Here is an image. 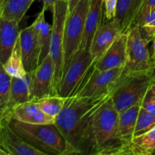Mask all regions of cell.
Segmentation results:
<instances>
[{
	"label": "cell",
	"mask_w": 155,
	"mask_h": 155,
	"mask_svg": "<svg viewBox=\"0 0 155 155\" xmlns=\"http://www.w3.org/2000/svg\"><path fill=\"white\" fill-rule=\"evenodd\" d=\"M120 33V27L114 19L99 27L94 36L90 49L94 64L104 55Z\"/></svg>",
	"instance_id": "13"
},
{
	"label": "cell",
	"mask_w": 155,
	"mask_h": 155,
	"mask_svg": "<svg viewBox=\"0 0 155 155\" xmlns=\"http://www.w3.org/2000/svg\"><path fill=\"white\" fill-rule=\"evenodd\" d=\"M104 98L92 99L76 95L66 98L54 124L66 141L69 154H86L85 133L88 114L92 107Z\"/></svg>",
	"instance_id": "2"
},
{
	"label": "cell",
	"mask_w": 155,
	"mask_h": 155,
	"mask_svg": "<svg viewBox=\"0 0 155 155\" xmlns=\"http://www.w3.org/2000/svg\"><path fill=\"white\" fill-rule=\"evenodd\" d=\"M19 39L26 71H34L39 66V47L32 25L20 30Z\"/></svg>",
	"instance_id": "15"
},
{
	"label": "cell",
	"mask_w": 155,
	"mask_h": 155,
	"mask_svg": "<svg viewBox=\"0 0 155 155\" xmlns=\"http://www.w3.org/2000/svg\"><path fill=\"white\" fill-rule=\"evenodd\" d=\"M142 107L145 109L147 112L155 116V95L151 93V91L148 92L144 99Z\"/></svg>",
	"instance_id": "30"
},
{
	"label": "cell",
	"mask_w": 155,
	"mask_h": 155,
	"mask_svg": "<svg viewBox=\"0 0 155 155\" xmlns=\"http://www.w3.org/2000/svg\"><path fill=\"white\" fill-rule=\"evenodd\" d=\"M92 65H94V63L90 51L79 48L64 74L58 90V95L64 98L74 95Z\"/></svg>",
	"instance_id": "9"
},
{
	"label": "cell",
	"mask_w": 155,
	"mask_h": 155,
	"mask_svg": "<svg viewBox=\"0 0 155 155\" xmlns=\"http://www.w3.org/2000/svg\"><path fill=\"white\" fill-rule=\"evenodd\" d=\"M150 91H151V92L153 94V95H155V79L153 80L152 83H151V89H150Z\"/></svg>",
	"instance_id": "35"
},
{
	"label": "cell",
	"mask_w": 155,
	"mask_h": 155,
	"mask_svg": "<svg viewBox=\"0 0 155 155\" xmlns=\"http://www.w3.org/2000/svg\"><path fill=\"white\" fill-rule=\"evenodd\" d=\"M12 118L30 124H51L55 122V118L46 114L34 101L17 106L12 112Z\"/></svg>",
	"instance_id": "18"
},
{
	"label": "cell",
	"mask_w": 155,
	"mask_h": 155,
	"mask_svg": "<svg viewBox=\"0 0 155 155\" xmlns=\"http://www.w3.org/2000/svg\"><path fill=\"white\" fill-rule=\"evenodd\" d=\"M19 23L0 18V63L4 64L12 54L19 38Z\"/></svg>",
	"instance_id": "17"
},
{
	"label": "cell",
	"mask_w": 155,
	"mask_h": 155,
	"mask_svg": "<svg viewBox=\"0 0 155 155\" xmlns=\"http://www.w3.org/2000/svg\"><path fill=\"white\" fill-rule=\"evenodd\" d=\"M91 2L92 0H80L74 11L68 15L64 33L63 76L80 48Z\"/></svg>",
	"instance_id": "5"
},
{
	"label": "cell",
	"mask_w": 155,
	"mask_h": 155,
	"mask_svg": "<svg viewBox=\"0 0 155 155\" xmlns=\"http://www.w3.org/2000/svg\"><path fill=\"white\" fill-rule=\"evenodd\" d=\"M34 71L27 72L23 78L12 77L9 98L0 120L9 122L15 107L22 103L34 99Z\"/></svg>",
	"instance_id": "10"
},
{
	"label": "cell",
	"mask_w": 155,
	"mask_h": 155,
	"mask_svg": "<svg viewBox=\"0 0 155 155\" xmlns=\"http://www.w3.org/2000/svg\"><path fill=\"white\" fill-rule=\"evenodd\" d=\"M66 98L58 95H50L35 100V102L46 114L56 118L64 107Z\"/></svg>",
	"instance_id": "25"
},
{
	"label": "cell",
	"mask_w": 155,
	"mask_h": 155,
	"mask_svg": "<svg viewBox=\"0 0 155 155\" xmlns=\"http://www.w3.org/2000/svg\"><path fill=\"white\" fill-rule=\"evenodd\" d=\"M51 39L50 54L54 67V86L56 95H58L61 82L63 77L64 33L68 15V0H58L52 11Z\"/></svg>",
	"instance_id": "6"
},
{
	"label": "cell",
	"mask_w": 155,
	"mask_h": 155,
	"mask_svg": "<svg viewBox=\"0 0 155 155\" xmlns=\"http://www.w3.org/2000/svg\"><path fill=\"white\" fill-rule=\"evenodd\" d=\"M2 65L5 71L10 77L23 78L26 76L27 72L26 71L24 61H23L19 38H18L15 45V48H14L11 55L9 56L8 59Z\"/></svg>",
	"instance_id": "24"
},
{
	"label": "cell",
	"mask_w": 155,
	"mask_h": 155,
	"mask_svg": "<svg viewBox=\"0 0 155 155\" xmlns=\"http://www.w3.org/2000/svg\"><path fill=\"white\" fill-rule=\"evenodd\" d=\"M155 149V127L133 136L129 143L123 144L124 155H152Z\"/></svg>",
	"instance_id": "20"
},
{
	"label": "cell",
	"mask_w": 155,
	"mask_h": 155,
	"mask_svg": "<svg viewBox=\"0 0 155 155\" xmlns=\"http://www.w3.org/2000/svg\"><path fill=\"white\" fill-rule=\"evenodd\" d=\"M35 0H3L0 4L2 18L19 23Z\"/></svg>",
	"instance_id": "23"
},
{
	"label": "cell",
	"mask_w": 155,
	"mask_h": 155,
	"mask_svg": "<svg viewBox=\"0 0 155 155\" xmlns=\"http://www.w3.org/2000/svg\"><path fill=\"white\" fill-rule=\"evenodd\" d=\"M151 74H131L112 94L111 99L118 113L133 105H142L151 89Z\"/></svg>",
	"instance_id": "7"
},
{
	"label": "cell",
	"mask_w": 155,
	"mask_h": 155,
	"mask_svg": "<svg viewBox=\"0 0 155 155\" xmlns=\"http://www.w3.org/2000/svg\"><path fill=\"white\" fill-rule=\"evenodd\" d=\"M142 105H133L119 114V136L122 144H127L134 136L135 128Z\"/></svg>",
	"instance_id": "22"
},
{
	"label": "cell",
	"mask_w": 155,
	"mask_h": 155,
	"mask_svg": "<svg viewBox=\"0 0 155 155\" xmlns=\"http://www.w3.org/2000/svg\"><path fill=\"white\" fill-rule=\"evenodd\" d=\"M9 125L24 141L45 155H69L66 141L54 124H30L11 118Z\"/></svg>",
	"instance_id": "3"
},
{
	"label": "cell",
	"mask_w": 155,
	"mask_h": 155,
	"mask_svg": "<svg viewBox=\"0 0 155 155\" xmlns=\"http://www.w3.org/2000/svg\"><path fill=\"white\" fill-rule=\"evenodd\" d=\"M0 147L8 155H45L24 141L9 125L0 120Z\"/></svg>",
	"instance_id": "11"
},
{
	"label": "cell",
	"mask_w": 155,
	"mask_h": 155,
	"mask_svg": "<svg viewBox=\"0 0 155 155\" xmlns=\"http://www.w3.org/2000/svg\"><path fill=\"white\" fill-rule=\"evenodd\" d=\"M128 31L120 33L110 48L94 64V68L98 71H104L126 65L127 61V45Z\"/></svg>",
	"instance_id": "14"
},
{
	"label": "cell",
	"mask_w": 155,
	"mask_h": 155,
	"mask_svg": "<svg viewBox=\"0 0 155 155\" xmlns=\"http://www.w3.org/2000/svg\"><path fill=\"white\" fill-rule=\"evenodd\" d=\"M152 155H155V149H154V152H153V154H152Z\"/></svg>",
	"instance_id": "39"
},
{
	"label": "cell",
	"mask_w": 155,
	"mask_h": 155,
	"mask_svg": "<svg viewBox=\"0 0 155 155\" xmlns=\"http://www.w3.org/2000/svg\"><path fill=\"white\" fill-rule=\"evenodd\" d=\"M118 0H103L104 7V16L107 21H112L115 18L117 5Z\"/></svg>",
	"instance_id": "29"
},
{
	"label": "cell",
	"mask_w": 155,
	"mask_h": 155,
	"mask_svg": "<svg viewBox=\"0 0 155 155\" xmlns=\"http://www.w3.org/2000/svg\"><path fill=\"white\" fill-rule=\"evenodd\" d=\"M0 155H8V154L0 147Z\"/></svg>",
	"instance_id": "36"
},
{
	"label": "cell",
	"mask_w": 155,
	"mask_h": 155,
	"mask_svg": "<svg viewBox=\"0 0 155 155\" xmlns=\"http://www.w3.org/2000/svg\"><path fill=\"white\" fill-rule=\"evenodd\" d=\"M145 0H118L116 15L114 18L120 27L121 33L127 32L137 24L139 12Z\"/></svg>",
	"instance_id": "19"
},
{
	"label": "cell",
	"mask_w": 155,
	"mask_h": 155,
	"mask_svg": "<svg viewBox=\"0 0 155 155\" xmlns=\"http://www.w3.org/2000/svg\"><path fill=\"white\" fill-rule=\"evenodd\" d=\"M103 0H92L89 12L86 18L83 37L80 48L90 51L94 36L101 24L103 13Z\"/></svg>",
	"instance_id": "16"
},
{
	"label": "cell",
	"mask_w": 155,
	"mask_h": 155,
	"mask_svg": "<svg viewBox=\"0 0 155 155\" xmlns=\"http://www.w3.org/2000/svg\"><path fill=\"white\" fill-rule=\"evenodd\" d=\"M46 9L42 7V11L37 15L31 24L35 32L39 47V64L50 54L51 39V27L45 21V12Z\"/></svg>",
	"instance_id": "21"
},
{
	"label": "cell",
	"mask_w": 155,
	"mask_h": 155,
	"mask_svg": "<svg viewBox=\"0 0 155 155\" xmlns=\"http://www.w3.org/2000/svg\"><path fill=\"white\" fill-rule=\"evenodd\" d=\"M12 83V77L5 71L3 65L0 63V117L4 111L9 98Z\"/></svg>",
	"instance_id": "26"
},
{
	"label": "cell",
	"mask_w": 155,
	"mask_h": 155,
	"mask_svg": "<svg viewBox=\"0 0 155 155\" xmlns=\"http://www.w3.org/2000/svg\"><path fill=\"white\" fill-rule=\"evenodd\" d=\"M151 77H153V79H155V67L153 68L152 71H151Z\"/></svg>",
	"instance_id": "37"
},
{
	"label": "cell",
	"mask_w": 155,
	"mask_h": 155,
	"mask_svg": "<svg viewBox=\"0 0 155 155\" xmlns=\"http://www.w3.org/2000/svg\"><path fill=\"white\" fill-rule=\"evenodd\" d=\"M80 0H68V15L71 13L77 5Z\"/></svg>",
	"instance_id": "33"
},
{
	"label": "cell",
	"mask_w": 155,
	"mask_h": 155,
	"mask_svg": "<svg viewBox=\"0 0 155 155\" xmlns=\"http://www.w3.org/2000/svg\"><path fill=\"white\" fill-rule=\"evenodd\" d=\"M150 42L142 34L139 24L128 30L125 67L131 74H151L153 66L148 49Z\"/></svg>",
	"instance_id": "8"
},
{
	"label": "cell",
	"mask_w": 155,
	"mask_h": 155,
	"mask_svg": "<svg viewBox=\"0 0 155 155\" xmlns=\"http://www.w3.org/2000/svg\"><path fill=\"white\" fill-rule=\"evenodd\" d=\"M111 95L101 99L89 110L85 133L86 154L116 155L122 144L119 136V113Z\"/></svg>",
	"instance_id": "1"
},
{
	"label": "cell",
	"mask_w": 155,
	"mask_h": 155,
	"mask_svg": "<svg viewBox=\"0 0 155 155\" xmlns=\"http://www.w3.org/2000/svg\"><path fill=\"white\" fill-rule=\"evenodd\" d=\"M155 5V0H145L142 5V7L141 8L140 12H139V18H138V22L137 24H140L142 20L143 19L144 17L145 16L147 13Z\"/></svg>",
	"instance_id": "31"
},
{
	"label": "cell",
	"mask_w": 155,
	"mask_h": 155,
	"mask_svg": "<svg viewBox=\"0 0 155 155\" xmlns=\"http://www.w3.org/2000/svg\"><path fill=\"white\" fill-rule=\"evenodd\" d=\"M151 59L153 68H154L155 67V35L152 39V54H151Z\"/></svg>",
	"instance_id": "34"
},
{
	"label": "cell",
	"mask_w": 155,
	"mask_h": 155,
	"mask_svg": "<svg viewBox=\"0 0 155 155\" xmlns=\"http://www.w3.org/2000/svg\"><path fill=\"white\" fill-rule=\"evenodd\" d=\"M39 1L43 2V8H45L46 10H50L52 12L58 0H39Z\"/></svg>",
	"instance_id": "32"
},
{
	"label": "cell",
	"mask_w": 155,
	"mask_h": 155,
	"mask_svg": "<svg viewBox=\"0 0 155 155\" xmlns=\"http://www.w3.org/2000/svg\"><path fill=\"white\" fill-rule=\"evenodd\" d=\"M139 25L145 37L152 41L155 35V5L145 15Z\"/></svg>",
	"instance_id": "28"
},
{
	"label": "cell",
	"mask_w": 155,
	"mask_h": 155,
	"mask_svg": "<svg viewBox=\"0 0 155 155\" xmlns=\"http://www.w3.org/2000/svg\"><path fill=\"white\" fill-rule=\"evenodd\" d=\"M54 67L51 54H48L34 70V99L56 95L54 86Z\"/></svg>",
	"instance_id": "12"
},
{
	"label": "cell",
	"mask_w": 155,
	"mask_h": 155,
	"mask_svg": "<svg viewBox=\"0 0 155 155\" xmlns=\"http://www.w3.org/2000/svg\"><path fill=\"white\" fill-rule=\"evenodd\" d=\"M130 75L125 66L101 71L92 65L74 95L92 99L104 98L112 95Z\"/></svg>",
	"instance_id": "4"
},
{
	"label": "cell",
	"mask_w": 155,
	"mask_h": 155,
	"mask_svg": "<svg viewBox=\"0 0 155 155\" xmlns=\"http://www.w3.org/2000/svg\"><path fill=\"white\" fill-rule=\"evenodd\" d=\"M155 127V116L141 107L135 128L134 136L140 135Z\"/></svg>",
	"instance_id": "27"
},
{
	"label": "cell",
	"mask_w": 155,
	"mask_h": 155,
	"mask_svg": "<svg viewBox=\"0 0 155 155\" xmlns=\"http://www.w3.org/2000/svg\"><path fill=\"white\" fill-rule=\"evenodd\" d=\"M1 15H2V9H1V7H0V18H1Z\"/></svg>",
	"instance_id": "38"
}]
</instances>
